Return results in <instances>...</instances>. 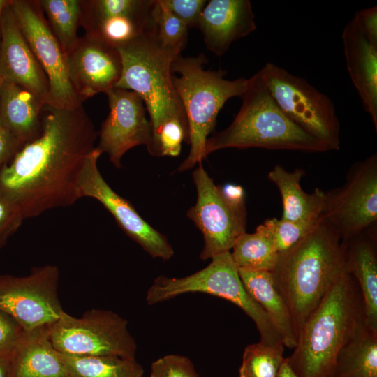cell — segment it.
<instances>
[{
  "label": "cell",
  "instance_id": "obj_15",
  "mask_svg": "<svg viewBox=\"0 0 377 377\" xmlns=\"http://www.w3.org/2000/svg\"><path fill=\"white\" fill-rule=\"evenodd\" d=\"M109 113L98 133L99 142L96 148L108 154L117 168L121 158L135 146L149 145L151 139L150 121L141 97L134 91L114 87L105 92Z\"/></svg>",
  "mask_w": 377,
  "mask_h": 377
},
{
  "label": "cell",
  "instance_id": "obj_42",
  "mask_svg": "<svg viewBox=\"0 0 377 377\" xmlns=\"http://www.w3.org/2000/svg\"><path fill=\"white\" fill-rule=\"evenodd\" d=\"M276 377H298L289 365L286 357H285Z\"/></svg>",
  "mask_w": 377,
  "mask_h": 377
},
{
  "label": "cell",
  "instance_id": "obj_21",
  "mask_svg": "<svg viewBox=\"0 0 377 377\" xmlns=\"http://www.w3.org/2000/svg\"><path fill=\"white\" fill-rule=\"evenodd\" d=\"M374 226L346 241L347 272L358 283L362 295L364 320L377 331V252Z\"/></svg>",
  "mask_w": 377,
  "mask_h": 377
},
{
  "label": "cell",
  "instance_id": "obj_11",
  "mask_svg": "<svg viewBox=\"0 0 377 377\" xmlns=\"http://www.w3.org/2000/svg\"><path fill=\"white\" fill-rule=\"evenodd\" d=\"M59 276L53 265L34 267L24 276L0 274V310L25 332L52 326L65 312L58 295Z\"/></svg>",
  "mask_w": 377,
  "mask_h": 377
},
{
  "label": "cell",
  "instance_id": "obj_40",
  "mask_svg": "<svg viewBox=\"0 0 377 377\" xmlns=\"http://www.w3.org/2000/svg\"><path fill=\"white\" fill-rule=\"evenodd\" d=\"M222 194L230 202L236 205H244V191L242 186L226 184L219 186Z\"/></svg>",
  "mask_w": 377,
  "mask_h": 377
},
{
  "label": "cell",
  "instance_id": "obj_14",
  "mask_svg": "<svg viewBox=\"0 0 377 377\" xmlns=\"http://www.w3.org/2000/svg\"><path fill=\"white\" fill-rule=\"evenodd\" d=\"M101 154L95 147L87 157L78 181L80 198H91L101 202L125 233L153 258L170 259L174 250L167 238L145 221L104 179L98 167Z\"/></svg>",
  "mask_w": 377,
  "mask_h": 377
},
{
  "label": "cell",
  "instance_id": "obj_17",
  "mask_svg": "<svg viewBox=\"0 0 377 377\" xmlns=\"http://www.w3.org/2000/svg\"><path fill=\"white\" fill-rule=\"evenodd\" d=\"M66 64L71 83L82 103L115 87L121 75L117 49L86 34L66 54Z\"/></svg>",
  "mask_w": 377,
  "mask_h": 377
},
{
  "label": "cell",
  "instance_id": "obj_31",
  "mask_svg": "<svg viewBox=\"0 0 377 377\" xmlns=\"http://www.w3.org/2000/svg\"><path fill=\"white\" fill-rule=\"evenodd\" d=\"M152 16L159 43L163 47L181 52L187 41L186 25L172 14L161 0H155Z\"/></svg>",
  "mask_w": 377,
  "mask_h": 377
},
{
  "label": "cell",
  "instance_id": "obj_43",
  "mask_svg": "<svg viewBox=\"0 0 377 377\" xmlns=\"http://www.w3.org/2000/svg\"><path fill=\"white\" fill-rule=\"evenodd\" d=\"M11 3V0H0V19L2 16V14L4 10L10 6Z\"/></svg>",
  "mask_w": 377,
  "mask_h": 377
},
{
  "label": "cell",
  "instance_id": "obj_8",
  "mask_svg": "<svg viewBox=\"0 0 377 377\" xmlns=\"http://www.w3.org/2000/svg\"><path fill=\"white\" fill-rule=\"evenodd\" d=\"M202 269L184 277L156 278L146 294L147 304L153 305L186 293L209 294L239 307L253 320L260 337L272 334L274 327L244 288L231 252L216 255Z\"/></svg>",
  "mask_w": 377,
  "mask_h": 377
},
{
  "label": "cell",
  "instance_id": "obj_1",
  "mask_svg": "<svg viewBox=\"0 0 377 377\" xmlns=\"http://www.w3.org/2000/svg\"><path fill=\"white\" fill-rule=\"evenodd\" d=\"M97 135L82 105L45 104L40 135L0 170V193L20 208L24 219L72 205L80 198V175Z\"/></svg>",
  "mask_w": 377,
  "mask_h": 377
},
{
  "label": "cell",
  "instance_id": "obj_37",
  "mask_svg": "<svg viewBox=\"0 0 377 377\" xmlns=\"http://www.w3.org/2000/svg\"><path fill=\"white\" fill-rule=\"evenodd\" d=\"M176 17L189 28L198 27L200 14L207 3L205 0H161Z\"/></svg>",
  "mask_w": 377,
  "mask_h": 377
},
{
  "label": "cell",
  "instance_id": "obj_44",
  "mask_svg": "<svg viewBox=\"0 0 377 377\" xmlns=\"http://www.w3.org/2000/svg\"><path fill=\"white\" fill-rule=\"evenodd\" d=\"M2 80H3L0 77V85H1V82H2Z\"/></svg>",
  "mask_w": 377,
  "mask_h": 377
},
{
  "label": "cell",
  "instance_id": "obj_36",
  "mask_svg": "<svg viewBox=\"0 0 377 377\" xmlns=\"http://www.w3.org/2000/svg\"><path fill=\"white\" fill-rule=\"evenodd\" d=\"M24 219L20 208L0 193V248L18 230Z\"/></svg>",
  "mask_w": 377,
  "mask_h": 377
},
{
  "label": "cell",
  "instance_id": "obj_18",
  "mask_svg": "<svg viewBox=\"0 0 377 377\" xmlns=\"http://www.w3.org/2000/svg\"><path fill=\"white\" fill-rule=\"evenodd\" d=\"M0 77L32 91L47 102V77L25 39L10 5L0 19Z\"/></svg>",
  "mask_w": 377,
  "mask_h": 377
},
{
  "label": "cell",
  "instance_id": "obj_7",
  "mask_svg": "<svg viewBox=\"0 0 377 377\" xmlns=\"http://www.w3.org/2000/svg\"><path fill=\"white\" fill-rule=\"evenodd\" d=\"M260 71L281 111L327 151L338 150L340 124L332 101L305 79L273 63H267Z\"/></svg>",
  "mask_w": 377,
  "mask_h": 377
},
{
  "label": "cell",
  "instance_id": "obj_9",
  "mask_svg": "<svg viewBox=\"0 0 377 377\" xmlns=\"http://www.w3.org/2000/svg\"><path fill=\"white\" fill-rule=\"evenodd\" d=\"M50 339L65 354L135 359L137 344L127 320L110 310L94 309L81 317L64 312L51 327Z\"/></svg>",
  "mask_w": 377,
  "mask_h": 377
},
{
  "label": "cell",
  "instance_id": "obj_28",
  "mask_svg": "<svg viewBox=\"0 0 377 377\" xmlns=\"http://www.w3.org/2000/svg\"><path fill=\"white\" fill-rule=\"evenodd\" d=\"M70 377H143L135 360L117 355H75L62 353Z\"/></svg>",
  "mask_w": 377,
  "mask_h": 377
},
{
  "label": "cell",
  "instance_id": "obj_6",
  "mask_svg": "<svg viewBox=\"0 0 377 377\" xmlns=\"http://www.w3.org/2000/svg\"><path fill=\"white\" fill-rule=\"evenodd\" d=\"M206 62L203 54L179 55L171 65L172 82L188 121L191 145L179 172L191 169L206 158V140L214 128L219 111L230 98H242L248 87V79L227 80L226 71L205 70Z\"/></svg>",
  "mask_w": 377,
  "mask_h": 377
},
{
  "label": "cell",
  "instance_id": "obj_16",
  "mask_svg": "<svg viewBox=\"0 0 377 377\" xmlns=\"http://www.w3.org/2000/svg\"><path fill=\"white\" fill-rule=\"evenodd\" d=\"M155 0H82L85 34L118 47L142 34L152 22Z\"/></svg>",
  "mask_w": 377,
  "mask_h": 377
},
{
  "label": "cell",
  "instance_id": "obj_39",
  "mask_svg": "<svg viewBox=\"0 0 377 377\" xmlns=\"http://www.w3.org/2000/svg\"><path fill=\"white\" fill-rule=\"evenodd\" d=\"M22 146L0 121V170Z\"/></svg>",
  "mask_w": 377,
  "mask_h": 377
},
{
  "label": "cell",
  "instance_id": "obj_19",
  "mask_svg": "<svg viewBox=\"0 0 377 377\" xmlns=\"http://www.w3.org/2000/svg\"><path fill=\"white\" fill-rule=\"evenodd\" d=\"M205 46L217 56L226 53L235 40L256 29L255 15L249 0H211L198 21Z\"/></svg>",
  "mask_w": 377,
  "mask_h": 377
},
{
  "label": "cell",
  "instance_id": "obj_38",
  "mask_svg": "<svg viewBox=\"0 0 377 377\" xmlns=\"http://www.w3.org/2000/svg\"><path fill=\"white\" fill-rule=\"evenodd\" d=\"M360 32L371 44L377 46V7L357 11L353 18Z\"/></svg>",
  "mask_w": 377,
  "mask_h": 377
},
{
  "label": "cell",
  "instance_id": "obj_24",
  "mask_svg": "<svg viewBox=\"0 0 377 377\" xmlns=\"http://www.w3.org/2000/svg\"><path fill=\"white\" fill-rule=\"evenodd\" d=\"M242 283L265 311L279 332L284 347L294 348L297 332L291 313L279 292L272 273L264 270L238 269Z\"/></svg>",
  "mask_w": 377,
  "mask_h": 377
},
{
  "label": "cell",
  "instance_id": "obj_41",
  "mask_svg": "<svg viewBox=\"0 0 377 377\" xmlns=\"http://www.w3.org/2000/svg\"><path fill=\"white\" fill-rule=\"evenodd\" d=\"M0 377H12L11 357H0Z\"/></svg>",
  "mask_w": 377,
  "mask_h": 377
},
{
  "label": "cell",
  "instance_id": "obj_26",
  "mask_svg": "<svg viewBox=\"0 0 377 377\" xmlns=\"http://www.w3.org/2000/svg\"><path fill=\"white\" fill-rule=\"evenodd\" d=\"M332 377H377V331L364 318L339 350Z\"/></svg>",
  "mask_w": 377,
  "mask_h": 377
},
{
  "label": "cell",
  "instance_id": "obj_5",
  "mask_svg": "<svg viewBox=\"0 0 377 377\" xmlns=\"http://www.w3.org/2000/svg\"><path fill=\"white\" fill-rule=\"evenodd\" d=\"M117 49L122 69L115 87L134 91L141 97L150 117L151 139L170 121L188 126L172 79V63L181 52L159 43L153 16L142 34Z\"/></svg>",
  "mask_w": 377,
  "mask_h": 377
},
{
  "label": "cell",
  "instance_id": "obj_23",
  "mask_svg": "<svg viewBox=\"0 0 377 377\" xmlns=\"http://www.w3.org/2000/svg\"><path fill=\"white\" fill-rule=\"evenodd\" d=\"M51 327L25 332L11 357L12 377H70L62 353L50 341Z\"/></svg>",
  "mask_w": 377,
  "mask_h": 377
},
{
  "label": "cell",
  "instance_id": "obj_3",
  "mask_svg": "<svg viewBox=\"0 0 377 377\" xmlns=\"http://www.w3.org/2000/svg\"><path fill=\"white\" fill-rule=\"evenodd\" d=\"M364 318L362 295L347 272L332 286L299 331L287 358L298 377H332L337 356Z\"/></svg>",
  "mask_w": 377,
  "mask_h": 377
},
{
  "label": "cell",
  "instance_id": "obj_33",
  "mask_svg": "<svg viewBox=\"0 0 377 377\" xmlns=\"http://www.w3.org/2000/svg\"><path fill=\"white\" fill-rule=\"evenodd\" d=\"M183 141L189 144L188 126L178 121H170L162 126L147 148L153 156H177Z\"/></svg>",
  "mask_w": 377,
  "mask_h": 377
},
{
  "label": "cell",
  "instance_id": "obj_29",
  "mask_svg": "<svg viewBox=\"0 0 377 377\" xmlns=\"http://www.w3.org/2000/svg\"><path fill=\"white\" fill-rule=\"evenodd\" d=\"M46 20L66 55L77 44L82 0H38Z\"/></svg>",
  "mask_w": 377,
  "mask_h": 377
},
{
  "label": "cell",
  "instance_id": "obj_13",
  "mask_svg": "<svg viewBox=\"0 0 377 377\" xmlns=\"http://www.w3.org/2000/svg\"><path fill=\"white\" fill-rule=\"evenodd\" d=\"M18 25L48 82L46 104L64 108L82 105L68 77L66 55L36 0H11Z\"/></svg>",
  "mask_w": 377,
  "mask_h": 377
},
{
  "label": "cell",
  "instance_id": "obj_34",
  "mask_svg": "<svg viewBox=\"0 0 377 377\" xmlns=\"http://www.w3.org/2000/svg\"><path fill=\"white\" fill-rule=\"evenodd\" d=\"M150 377H199L189 358L179 355H167L151 365Z\"/></svg>",
  "mask_w": 377,
  "mask_h": 377
},
{
  "label": "cell",
  "instance_id": "obj_27",
  "mask_svg": "<svg viewBox=\"0 0 377 377\" xmlns=\"http://www.w3.org/2000/svg\"><path fill=\"white\" fill-rule=\"evenodd\" d=\"M232 249L231 256L238 269L272 272L279 256L273 237L263 223L253 233H242Z\"/></svg>",
  "mask_w": 377,
  "mask_h": 377
},
{
  "label": "cell",
  "instance_id": "obj_35",
  "mask_svg": "<svg viewBox=\"0 0 377 377\" xmlns=\"http://www.w3.org/2000/svg\"><path fill=\"white\" fill-rule=\"evenodd\" d=\"M24 335L22 326L9 314L0 310V357H12Z\"/></svg>",
  "mask_w": 377,
  "mask_h": 377
},
{
  "label": "cell",
  "instance_id": "obj_10",
  "mask_svg": "<svg viewBox=\"0 0 377 377\" xmlns=\"http://www.w3.org/2000/svg\"><path fill=\"white\" fill-rule=\"evenodd\" d=\"M323 219L346 241L374 226L377 221V154L356 162L345 183L325 192Z\"/></svg>",
  "mask_w": 377,
  "mask_h": 377
},
{
  "label": "cell",
  "instance_id": "obj_25",
  "mask_svg": "<svg viewBox=\"0 0 377 377\" xmlns=\"http://www.w3.org/2000/svg\"><path fill=\"white\" fill-rule=\"evenodd\" d=\"M304 175L302 169L288 171L276 165L268 174L280 192L283 214L281 219L290 221H305L321 215L325 199V192L315 188L313 193H307L300 186V180Z\"/></svg>",
  "mask_w": 377,
  "mask_h": 377
},
{
  "label": "cell",
  "instance_id": "obj_4",
  "mask_svg": "<svg viewBox=\"0 0 377 377\" xmlns=\"http://www.w3.org/2000/svg\"><path fill=\"white\" fill-rule=\"evenodd\" d=\"M248 80L247 89L242 96V105L232 123L207 139L206 157L226 148L327 151L323 143L294 124L281 111L269 94L260 70Z\"/></svg>",
  "mask_w": 377,
  "mask_h": 377
},
{
  "label": "cell",
  "instance_id": "obj_30",
  "mask_svg": "<svg viewBox=\"0 0 377 377\" xmlns=\"http://www.w3.org/2000/svg\"><path fill=\"white\" fill-rule=\"evenodd\" d=\"M283 345L270 346L260 341L244 350L239 377H276L285 359Z\"/></svg>",
  "mask_w": 377,
  "mask_h": 377
},
{
  "label": "cell",
  "instance_id": "obj_22",
  "mask_svg": "<svg viewBox=\"0 0 377 377\" xmlns=\"http://www.w3.org/2000/svg\"><path fill=\"white\" fill-rule=\"evenodd\" d=\"M45 104L44 99L32 91L2 80L0 85V121L22 146L40 135Z\"/></svg>",
  "mask_w": 377,
  "mask_h": 377
},
{
  "label": "cell",
  "instance_id": "obj_32",
  "mask_svg": "<svg viewBox=\"0 0 377 377\" xmlns=\"http://www.w3.org/2000/svg\"><path fill=\"white\" fill-rule=\"evenodd\" d=\"M322 219L318 217L299 221L269 219L263 224L270 231L279 253H284L306 236Z\"/></svg>",
  "mask_w": 377,
  "mask_h": 377
},
{
  "label": "cell",
  "instance_id": "obj_20",
  "mask_svg": "<svg viewBox=\"0 0 377 377\" xmlns=\"http://www.w3.org/2000/svg\"><path fill=\"white\" fill-rule=\"evenodd\" d=\"M341 38L349 76L377 131V46L360 32L353 19L346 24Z\"/></svg>",
  "mask_w": 377,
  "mask_h": 377
},
{
  "label": "cell",
  "instance_id": "obj_2",
  "mask_svg": "<svg viewBox=\"0 0 377 377\" xmlns=\"http://www.w3.org/2000/svg\"><path fill=\"white\" fill-rule=\"evenodd\" d=\"M346 272L345 244L323 218L302 240L279 254L272 273L297 337L306 320Z\"/></svg>",
  "mask_w": 377,
  "mask_h": 377
},
{
  "label": "cell",
  "instance_id": "obj_12",
  "mask_svg": "<svg viewBox=\"0 0 377 377\" xmlns=\"http://www.w3.org/2000/svg\"><path fill=\"white\" fill-rule=\"evenodd\" d=\"M193 179L197 201L188 210L187 216L202 233L204 246L200 258L207 260L230 251L237 238L246 232V207L228 200L202 163L193 172Z\"/></svg>",
  "mask_w": 377,
  "mask_h": 377
}]
</instances>
